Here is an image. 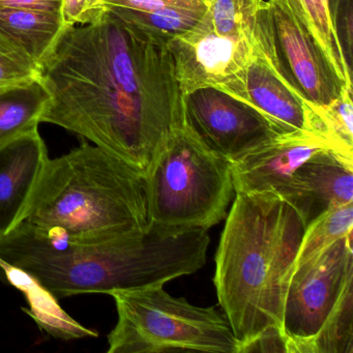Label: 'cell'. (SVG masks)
<instances>
[{
	"label": "cell",
	"mask_w": 353,
	"mask_h": 353,
	"mask_svg": "<svg viewBox=\"0 0 353 353\" xmlns=\"http://www.w3.org/2000/svg\"><path fill=\"white\" fill-rule=\"evenodd\" d=\"M157 42L168 44L179 34L199 23L208 11V5L190 8H166L152 12L107 8Z\"/></svg>",
	"instance_id": "obj_18"
},
{
	"label": "cell",
	"mask_w": 353,
	"mask_h": 353,
	"mask_svg": "<svg viewBox=\"0 0 353 353\" xmlns=\"http://www.w3.org/2000/svg\"><path fill=\"white\" fill-rule=\"evenodd\" d=\"M353 202L334 206L318 216L303 232L294 268L321 253L326 248L352 232Z\"/></svg>",
	"instance_id": "obj_20"
},
{
	"label": "cell",
	"mask_w": 353,
	"mask_h": 353,
	"mask_svg": "<svg viewBox=\"0 0 353 353\" xmlns=\"http://www.w3.org/2000/svg\"><path fill=\"white\" fill-rule=\"evenodd\" d=\"M268 22L276 57L291 85L313 106H325L347 86L311 36L288 11L268 0Z\"/></svg>",
	"instance_id": "obj_11"
},
{
	"label": "cell",
	"mask_w": 353,
	"mask_h": 353,
	"mask_svg": "<svg viewBox=\"0 0 353 353\" xmlns=\"http://www.w3.org/2000/svg\"><path fill=\"white\" fill-rule=\"evenodd\" d=\"M332 19L345 61L352 70L353 0H340Z\"/></svg>",
	"instance_id": "obj_25"
},
{
	"label": "cell",
	"mask_w": 353,
	"mask_h": 353,
	"mask_svg": "<svg viewBox=\"0 0 353 353\" xmlns=\"http://www.w3.org/2000/svg\"><path fill=\"white\" fill-rule=\"evenodd\" d=\"M107 12L106 0H63L61 15L65 28L94 23Z\"/></svg>",
	"instance_id": "obj_24"
},
{
	"label": "cell",
	"mask_w": 353,
	"mask_h": 353,
	"mask_svg": "<svg viewBox=\"0 0 353 353\" xmlns=\"http://www.w3.org/2000/svg\"><path fill=\"white\" fill-rule=\"evenodd\" d=\"M278 195L294 208L307 228L330 208L353 202V157L334 148L315 152Z\"/></svg>",
	"instance_id": "obj_12"
},
{
	"label": "cell",
	"mask_w": 353,
	"mask_h": 353,
	"mask_svg": "<svg viewBox=\"0 0 353 353\" xmlns=\"http://www.w3.org/2000/svg\"><path fill=\"white\" fill-rule=\"evenodd\" d=\"M65 30L61 14L0 8V32L23 49L40 67Z\"/></svg>",
	"instance_id": "obj_15"
},
{
	"label": "cell",
	"mask_w": 353,
	"mask_h": 353,
	"mask_svg": "<svg viewBox=\"0 0 353 353\" xmlns=\"http://www.w3.org/2000/svg\"><path fill=\"white\" fill-rule=\"evenodd\" d=\"M253 48L249 63L229 96L259 111L280 133L316 134L330 140L317 113L285 76L268 26L258 28Z\"/></svg>",
	"instance_id": "obj_8"
},
{
	"label": "cell",
	"mask_w": 353,
	"mask_h": 353,
	"mask_svg": "<svg viewBox=\"0 0 353 353\" xmlns=\"http://www.w3.org/2000/svg\"><path fill=\"white\" fill-rule=\"evenodd\" d=\"M175 77L183 96L200 88L229 94L253 55V41L220 36L208 15L187 32L169 41Z\"/></svg>",
	"instance_id": "obj_10"
},
{
	"label": "cell",
	"mask_w": 353,
	"mask_h": 353,
	"mask_svg": "<svg viewBox=\"0 0 353 353\" xmlns=\"http://www.w3.org/2000/svg\"><path fill=\"white\" fill-rule=\"evenodd\" d=\"M339 1H340V0H330V15H332V13H334L336 6H338Z\"/></svg>",
	"instance_id": "obj_28"
},
{
	"label": "cell",
	"mask_w": 353,
	"mask_h": 353,
	"mask_svg": "<svg viewBox=\"0 0 353 353\" xmlns=\"http://www.w3.org/2000/svg\"><path fill=\"white\" fill-rule=\"evenodd\" d=\"M150 224L208 230L235 196L231 163L187 125L175 130L145 175Z\"/></svg>",
	"instance_id": "obj_5"
},
{
	"label": "cell",
	"mask_w": 353,
	"mask_h": 353,
	"mask_svg": "<svg viewBox=\"0 0 353 353\" xmlns=\"http://www.w3.org/2000/svg\"><path fill=\"white\" fill-rule=\"evenodd\" d=\"M352 283L353 280L347 283L336 307L303 353L353 352Z\"/></svg>",
	"instance_id": "obj_19"
},
{
	"label": "cell",
	"mask_w": 353,
	"mask_h": 353,
	"mask_svg": "<svg viewBox=\"0 0 353 353\" xmlns=\"http://www.w3.org/2000/svg\"><path fill=\"white\" fill-rule=\"evenodd\" d=\"M63 0H0V8L37 10L61 14Z\"/></svg>",
	"instance_id": "obj_27"
},
{
	"label": "cell",
	"mask_w": 353,
	"mask_h": 353,
	"mask_svg": "<svg viewBox=\"0 0 353 353\" xmlns=\"http://www.w3.org/2000/svg\"><path fill=\"white\" fill-rule=\"evenodd\" d=\"M353 280L352 232L293 270L283 307L287 353H303Z\"/></svg>",
	"instance_id": "obj_7"
},
{
	"label": "cell",
	"mask_w": 353,
	"mask_h": 353,
	"mask_svg": "<svg viewBox=\"0 0 353 353\" xmlns=\"http://www.w3.org/2000/svg\"><path fill=\"white\" fill-rule=\"evenodd\" d=\"M41 80L51 96L42 123L88 140L144 176L185 125L167 44L108 9L94 23L63 30Z\"/></svg>",
	"instance_id": "obj_1"
},
{
	"label": "cell",
	"mask_w": 353,
	"mask_h": 353,
	"mask_svg": "<svg viewBox=\"0 0 353 353\" xmlns=\"http://www.w3.org/2000/svg\"><path fill=\"white\" fill-rule=\"evenodd\" d=\"M310 106L323 123L330 141L343 154L353 157L352 88H346L325 106Z\"/></svg>",
	"instance_id": "obj_22"
},
{
	"label": "cell",
	"mask_w": 353,
	"mask_h": 353,
	"mask_svg": "<svg viewBox=\"0 0 353 353\" xmlns=\"http://www.w3.org/2000/svg\"><path fill=\"white\" fill-rule=\"evenodd\" d=\"M185 125L229 161L281 135L259 111L216 88H200L183 96Z\"/></svg>",
	"instance_id": "obj_9"
},
{
	"label": "cell",
	"mask_w": 353,
	"mask_h": 353,
	"mask_svg": "<svg viewBox=\"0 0 353 353\" xmlns=\"http://www.w3.org/2000/svg\"><path fill=\"white\" fill-rule=\"evenodd\" d=\"M287 10L315 39L334 71L347 86H352L348 67L330 15V0H272Z\"/></svg>",
	"instance_id": "obj_17"
},
{
	"label": "cell",
	"mask_w": 353,
	"mask_h": 353,
	"mask_svg": "<svg viewBox=\"0 0 353 353\" xmlns=\"http://www.w3.org/2000/svg\"><path fill=\"white\" fill-rule=\"evenodd\" d=\"M208 230L148 224L104 243H77L19 223L0 237V270H17L55 299L164 286L205 265Z\"/></svg>",
	"instance_id": "obj_2"
},
{
	"label": "cell",
	"mask_w": 353,
	"mask_h": 353,
	"mask_svg": "<svg viewBox=\"0 0 353 353\" xmlns=\"http://www.w3.org/2000/svg\"><path fill=\"white\" fill-rule=\"evenodd\" d=\"M77 243H104L150 224L145 176L83 143L49 159L21 222Z\"/></svg>",
	"instance_id": "obj_4"
},
{
	"label": "cell",
	"mask_w": 353,
	"mask_h": 353,
	"mask_svg": "<svg viewBox=\"0 0 353 353\" xmlns=\"http://www.w3.org/2000/svg\"><path fill=\"white\" fill-rule=\"evenodd\" d=\"M40 77V65L23 49L0 32V88Z\"/></svg>",
	"instance_id": "obj_23"
},
{
	"label": "cell",
	"mask_w": 353,
	"mask_h": 353,
	"mask_svg": "<svg viewBox=\"0 0 353 353\" xmlns=\"http://www.w3.org/2000/svg\"><path fill=\"white\" fill-rule=\"evenodd\" d=\"M216 253L214 283L241 353L282 334L283 307L305 232L278 194H235Z\"/></svg>",
	"instance_id": "obj_3"
},
{
	"label": "cell",
	"mask_w": 353,
	"mask_h": 353,
	"mask_svg": "<svg viewBox=\"0 0 353 353\" xmlns=\"http://www.w3.org/2000/svg\"><path fill=\"white\" fill-rule=\"evenodd\" d=\"M50 99L41 77L0 88V148L37 131Z\"/></svg>",
	"instance_id": "obj_16"
},
{
	"label": "cell",
	"mask_w": 353,
	"mask_h": 353,
	"mask_svg": "<svg viewBox=\"0 0 353 353\" xmlns=\"http://www.w3.org/2000/svg\"><path fill=\"white\" fill-rule=\"evenodd\" d=\"M323 148L338 150L326 138L309 133L281 134L259 144L230 162L235 194H278L295 170Z\"/></svg>",
	"instance_id": "obj_13"
},
{
	"label": "cell",
	"mask_w": 353,
	"mask_h": 353,
	"mask_svg": "<svg viewBox=\"0 0 353 353\" xmlns=\"http://www.w3.org/2000/svg\"><path fill=\"white\" fill-rule=\"evenodd\" d=\"M48 160L38 130L0 148V237L21 222Z\"/></svg>",
	"instance_id": "obj_14"
},
{
	"label": "cell",
	"mask_w": 353,
	"mask_h": 353,
	"mask_svg": "<svg viewBox=\"0 0 353 353\" xmlns=\"http://www.w3.org/2000/svg\"><path fill=\"white\" fill-rule=\"evenodd\" d=\"M117 319L108 334V353L170 351L241 353L226 316L216 307L191 305L163 286L115 290Z\"/></svg>",
	"instance_id": "obj_6"
},
{
	"label": "cell",
	"mask_w": 353,
	"mask_h": 353,
	"mask_svg": "<svg viewBox=\"0 0 353 353\" xmlns=\"http://www.w3.org/2000/svg\"><path fill=\"white\" fill-rule=\"evenodd\" d=\"M107 8L152 12L166 8H190L206 5V0H106Z\"/></svg>",
	"instance_id": "obj_26"
},
{
	"label": "cell",
	"mask_w": 353,
	"mask_h": 353,
	"mask_svg": "<svg viewBox=\"0 0 353 353\" xmlns=\"http://www.w3.org/2000/svg\"><path fill=\"white\" fill-rule=\"evenodd\" d=\"M268 0H206L212 30L232 39L253 41L254 30Z\"/></svg>",
	"instance_id": "obj_21"
}]
</instances>
